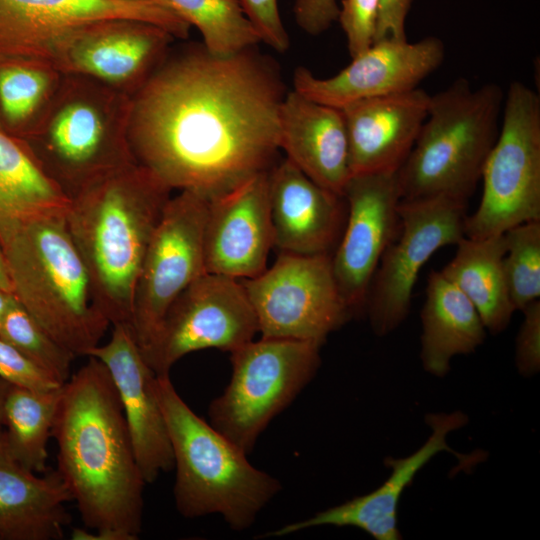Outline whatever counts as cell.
<instances>
[{"mask_svg": "<svg viewBox=\"0 0 540 540\" xmlns=\"http://www.w3.org/2000/svg\"><path fill=\"white\" fill-rule=\"evenodd\" d=\"M14 295L0 288V323L13 299Z\"/></svg>", "mask_w": 540, "mask_h": 540, "instance_id": "40", "label": "cell"}, {"mask_svg": "<svg viewBox=\"0 0 540 540\" xmlns=\"http://www.w3.org/2000/svg\"><path fill=\"white\" fill-rule=\"evenodd\" d=\"M466 415L461 412L432 414L426 417L431 434L414 453L400 459L387 458L385 463L391 474L372 492L355 497L340 505L320 511L313 516L286 524L266 533V537H280L319 526H352L359 528L376 540H399L397 507L405 488L430 459L442 451H452L446 438L448 434L465 425Z\"/></svg>", "mask_w": 540, "mask_h": 540, "instance_id": "21", "label": "cell"}, {"mask_svg": "<svg viewBox=\"0 0 540 540\" xmlns=\"http://www.w3.org/2000/svg\"><path fill=\"white\" fill-rule=\"evenodd\" d=\"M109 19L148 22L178 38L190 29L160 0H0V56L49 60L53 47L71 33Z\"/></svg>", "mask_w": 540, "mask_h": 540, "instance_id": "14", "label": "cell"}, {"mask_svg": "<svg viewBox=\"0 0 540 540\" xmlns=\"http://www.w3.org/2000/svg\"><path fill=\"white\" fill-rule=\"evenodd\" d=\"M343 196L347 215L331 261L340 293L353 312L364 308L380 259L398 232L396 172L351 176Z\"/></svg>", "mask_w": 540, "mask_h": 540, "instance_id": "16", "label": "cell"}, {"mask_svg": "<svg viewBox=\"0 0 540 540\" xmlns=\"http://www.w3.org/2000/svg\"><path fill=\"white\" fill-rule=\"evenodd\" d=\"M9 384L0 379V428L3 421V407Z\"/></svg>", "mask_w": 540, "mask_h": 540, "instance_id": "41", "label": "cell"}, {"mask_svg": "<svg viewBox=\"0 0 540 540\" xmlns=\"http://www.w3.org/2000/svg\"><path fill=\"white\" fill-rule=\"evenodd\" d=\"M209 199L181 190L167 201L136 282L132 330L145 356L174 300L206 273L203 235Z\"/></svg>", "mask_w": 540, "mask_h": 540, "instance_id": "11", "label": "cell"}, {"mask_svg": "<svg viewBox=\"0 0 540 540\" xmlns=\"http://www.w3.org/2000/svg\"><path fill=\"white\" fill-rule=\"evenodd\" d=\"M69 204L25 143L0 130V240L25 222L65 215Z\"/></svg>", "mask_w": 540, "mask_h": 540, "instance_id": "26", "label": "cell"}, {"mask_svg": "<svg viewBox=\"0 0 540 540\" xmlns=\"http://www.w3.org/2000/svg\"><path fill=\"white\" fill-rule=\"evenodd\" d=\"M240 281L262 337L322 345L352 313L335 280L331 254L280 252L270 268Z\"/></svg>", "mask_w": 540, "mask_h": 540, "instance_id": "10", "label": "cell"}, {"mask_svg": "<svg viewBox=\"0 0 540 540\" xmlns=\"http://www.w3.org/2000/svg\"><path fill=\"white\" fill-rule=\"evenodd\" d=\"M155 391L173 453L178 512L186 518L219 514L231 529H248L281 490L279 480L254 467L247 453L200 418L169 374L156 375Z\"/></svg>", "mask_w": 540, "mask_h": 540, "instance_id": "4", "label": "cell"}, {"mask_svg": "<svg viewBox=\"0 0 540 540\" xmlns=\"http://www.w3.org/2000/svg\"><path fill=\"white\" fill-rule=\"evenodd\" d=\"M504 92L461 77L430 95L417 139L396 171L402 201L445 196L467 202L500 129Z\"/></svg>", "mask_w": 540, "mask_h": 540, "instance_id": "6", "label": "cell"}, {"mask_svg": "<svg viewBox=\"0 0 540 540\" xmlns=\"http://www.w3.org/2000/svg\"><path fill=\"white\" fill-rule=\"evenodd\" d=\"M62 386L52 429L57 472L85 528L112 540L142 530L144 486L116 387L93 356Z\"/></svg>", "mask_w": 540, "mask_h": 540, "instance_id": "2", "label": "cell"}, {"mask_svg": "<svg viewBox=\"0 0 540 540\" xmlns=\"http://www.w3.org/2000/svg\"><path fill=\"white\" fill-rule=\"evenodd\" d=\"M71 494L57 471L43 476L19 464L0 428V539L60 540L71 522Z\"/></svg>", "mask_w": 540, "mask_h": 540, "instance_id": "24", "label": "cell"}, {"mask_svg": "<svg viewBox=\"0 0 540 540\" xmlns=\"http://www.w3.org/2000/svg\"><path fill=\"white\" fill-rule=\"evenodd\" d=\"M131 109V96L86 76L64 74L46 114L23 142L70 198L136 162L129 143Z\"/></svg>", "mask_w": 540, "mask_h": 540, "instance_id": "7", "label": "cell"}, {"mask_svg": "<svg viewBox=\"0 0 540 540\" xmlns=\"http://www.w3.org/2000/svg\"><path fill=\"white\" fill-rule=\"evenodd\" d=\"M170 193L134 162L70 197L66 226L88 270L95 303L112 326L132 328L136 282Z\"/></svg>", "mask_w": 540, "mask_h": 540, "instance_id": "3", "label": "cell"}, {"mask_svg": "<svg viewBox=\"0 0 540 540\" xmlns=\"http://www.w3.org/2000/svg\"><path fill=\"white\" fill-rule=\"evenodd\" d=\"M502 122L484 164L483 193L464 236L484 239L540 221V97L520 81L504 96Z\"/></svg>", "mask_w": 540, "mask_h": 540, "instance_id": "9", "label": "cell"}, {"mask_svg": "<svg viewBox=\"0 0 540 540\" xmlns=\"http://www.w3.org/2000/svg\"><path fill=\"white\" fill-rule=\"evenodd\" d=\"M258 332L242 282L206 272L174 300L144 358L156 375L169 374L189 353L208 348L231 353Z\"/></svg>", "mask_w": 540, "mask_h": 540, "instance_id": "13", "label": "cell"}, {"mask_svg": "<svg viewBox=\"0 0 540 540\" xmlns=\"http://www.w3.org/2000/svg\"><path fill=\"white\" fill-rule=\"evenodd\" d=\"M466 208L467 202L445 196L400 201L398 232L380 259L364 306L376 335H387L405 320L429 258L464 237Z\"/></svg>", "mask_w": 540, "mask_h": 540, "instance_id": "12", "label": "cell"}, {"mask_svg": "<svg viewBox=\"0 0 540 540\" xmlns=\"http://www.w3.org/2000/svg\"><path fill=\"white\" fill-rule=\"evenodd\" d=\"M0 338L14 346L58 383L71 377L76 357L60 345L13 297L1 323Z\"/></svg>", "mask_w": 540, "mask_h": 540, "instance_id": "31", "label": "cell"}, {"mask_svg": "<svg viewBox=\"0 0 540 540\" xmlns=\"http://www.w3.org/2000/svg\"><path fill=\"white\" fill-rule=\"evenodd\" d=\"M244 14L255 28L260 41L276 50H288L290 40L282 23L278 0H238Z\"/></svg>", "mask_w": 540, "mask_h": 540, "instance_id": "35", "label": "cell"}, {"mask_svg": "<svg viewBox=\"0 0 540 540\" xmlns=\"http://www.w3.org/2000/svg\"><path fill=\"white\" fill-rule=\"evenodd\" d=\"M379 0H343L339 10L343 31L352 58L368 49L375 40Z\"/></svg>", "mask_w": 540, "mask_h": 540, "instance_id": "33", "label": "cell"}, {"mask_svg": "<svg viewBox=\"0 0 540 540\" xmlns=\"http://www.w3.org/2000/svg\"><path fill=\"white\" fill-rule=\"evenodd\" d=\"M421 322L422 365L437 377L448 373L453 357L474 352L486 337L474 305L441 271L429 274Z\"/></svg>", "mask_w": 540, "mask_h": 540, "instance_id": "25", "label": "cell"}, {"mask_svg": "<svg viewBox=\"0 0 540 540\" xmlns=\"http://www.w3.org/2000/svg\"><path fill=\"white\" fill-rule=\"evenodd\" d=\"M456 246L441 272L471 301L486 329L503 331L515 312L503 266L504 233L484 239L464 236Z\"/></svg>", "mask_w": 540, "mask_h": 540, "instance_id": "27", "label": "cell"}, {"mask_svg": "<svg viewBox=\"0 0 540 540\" xmlns=\"http://www.w3.org/2000/svg\"><path fill=\"white\" fill-rule=\"evenodd\" d=\"M429 100L415 88L343 107L351 176L396 172L417 139Z\"/></svg>", "mask_w": 540, "mask_h": 540, "instance_id": "22", "label": "cell"}, {"mask_svg": "<svg viewBox=\"0 0 540 540\" xmlns=\"http://www.w3.org/2000/svg\"><path fill=\"white\" fill-rule=\"evenodd\" d=\"M339 10L336 0H296L294 5L297 24L311 35L327 30L338 19Z\"/></svg>", "mask_w": 540, "mask_h": 540, "instance_id": "37", "label": "cell"}, {"mask_svg": "<svg viewBox=\"0 0 540 540\" xmlns=\"http://www.w3.org/2000/svg\"><path fill=\"white\" fill-rule=\"evenodd\" d=\"M279 148L312 181L344 195L351 173L341 109L315 102L295 90L286 93L280 109Z\"/></svg>", "mask_w": 540, "mask_h": 540, "instance_id": "23", "label": "cell"}, {"mask_svg": "<svg viewBox=\"0 0 540 540\" xmlns=\"http://www.w3.org/2000/svg\"><path fill=\"white\" fill-rule=\"evenodd\" d=\"M321 344L262 337L231 352L232 374L208 409L209 423L250 453L270 421L313 379Z\"/></svg>", "mask_w": 540, "mask_h": 540, "instance_id": "8", "label": "cell"}, {"mask_svg": "<svg viewBox=\"0 0 540 540\" xmlns=\"http://www.w3.org/2000/svg\"><path fill=\"white\" fill-rule=\"evenodd\" d=\"M173 38L148 22L103 20L71 33L48 59L63 74L86 76L133 97L167 58Z\"/></svg>", "mask_w": 540, "mask_h": 540, "instance_id": "15", "label": "cell"}, {"mask_svg": "<svg viewBox=\"0 0 540 540\" xmlns=\"http://www.w3.org/2000/svg\"><path fill=\"white\" fill-rule=\"evenodd\" d=\"M269 203L273 247L290 254H331L346 220L343 196L318 185L285 158L269 170Z\"/></svg>", "mask_w": 540, "mask_h": 540, "instance_id": "20", "label": "cell"}, {"mask_svg": "<svg viewBox=\"0 0 540 540\" xmlns=\"http://www.w3.org/2000/svg\"><path fill=\"white\" fill-rule=\"evenodd\" d=\"M0 379L11 386L46 391L62 386L32 360L0 338Z\"/></svg>", "mask_w": 540, "mask_h": 540, "instance_id": "34", "label": "cell"}, {"mask_svg": "<svg viewBox=\"0 0 540 540\" xmlns=\"http://www.w3.org/2000/svg\"><path fill=\"white\" fill-rule=\"evenodd\" d=\"M285 94L278 69L254 47L166 58L132 97L134 159L171 190L217 198L275 164Z\"/></svg>", "mask_w": 540, "mask_h": 540, "instance_id": "1", "label": "cell"}, {"mask_svg": "<svg viewBox=\"0 0 540 540\" xmlns=\"http://www.w3.org/2000/svg\"><path fill=\"white\" fill-rule=\"evenodd\" d=\"M0 244L16 300L60 345L75 356H87L110 323L95 303L64 215L25 222Z\"/></svg>", "mask_w": 540, "mask_h": 540, "instance_id": "5", "label": "cell"}, {"mask_svg": "<svg viewBox=\"0 0 540 540\" xmlns=\"http://www.w3.org/2000/svg\"><path fill=\"white\" fill-rule=\"evenodd\" d=\"M524 320L516 338L515 361L523 376H531L540 368V301L523 310Z\"/></svg>", "mask_w": 540, "mask_h": 540, "instance_id": "36", "label": "cell"}, {"mask_svg": "<svg viewBox=\"0 0 540 540\" xmlns=\"http://www.w3.org/2000/svg\"><path fill=\"white\" fill-rule=\"evenodd\" d=\"M272 247L269 170L209 201L203 235L206 272L254 278L267 268Z\"/></svg>", "mask_w": 540, "mask_h": 540, "instance_id": "18", "label": "cell"}, {"mask_svg": "<svg viewBox=\"0 0 540 540\" xmlns=\"http://www.w3.org/2000/svg\"><path fill=\"white\" fill-rule=\"evenodd\" d=\"M62 386L32 391L9 385L5 396L2 425L6 426L8 450L19 464L38 474L48 470L47 445L52 437Z\"/></svg>", "mask_w": 540, "mask_h": 540, "instance_id": "29", "label": "cell"}, {"mask_svg": "<svg viewBox=\"0 0 540 540\" xmlns=\"http://www.w3.org/2000/svg\"><path fill=\"white\" fill-rule=\"evenodd\" d=\"M114 1L136 2V1H145V0H114Z\"/></svg>", "mask_w": 540, "mask_h": 540, "instance_id": "42", "label": "cell"}, {"mask_svg": "<svg viewBox=\"0 0 540 540\" xmlns=\"http://www.w3.org/2000/svg\"><path fill=\"white\" fill-rule=\"evenodd\" d=\"M0 288L12 293L11 280L5 260V256L0 244Z\"/></svg>", "mask_w": 540, "mask_h": 540, "instance_id": "39", "label": "cell"}, {"mask_svg": "<svg viewBox=\"0 0 540 540\" xmlns=\"http://www.w3.org/2000/svg\"><path fill=\"white\" fill-rule=\"evenodd\" d=\"M444 44L437 37L410 43L384 39L352 58L339 73L318 78L305 67L294 72V90L338 109L363 99L403 93L418 84L443 62Z\"/></svg>", "mask_w": 540, "mask_h": 540, "instance_id": "17", "label": "cell"}, {"mask_svg": "<svg viewBox=\"0 0 540 540\" xmlns=\"http://www.w3.org/2000/svg\"><path fill=\"white\" fill-rule=\"evenodd\" d=\"M411 0H379L375 40H405V20Z\"/></svg>", "mask_w": 540, "mask_h": 540, "instance_id": "38", "label": "cell"}, {"mask_svg": "<svg viewBox=\"0 0 540 540\" xmlns=\"http://www.w3.org/2000/svg\"><path fill=\"white\" fill-rule=\"evenodd\" d=\"M63 75L47 59L0 56V130L22 141L30 137Z\"/></svg>", "mask_w": 540, "mask_h": 540, "instance_id": "28", "label": "cell"}, {"mask_svg": "<svg viewBox=\"0 0 540 540\" xmlns=\"http://www.w3.org/2000/svg\"><path fill=\"white\" fill-rule=\"evenodd\" d=\"M504 272L513 307L522 311L540 297V221L516 225L504 233Z\"/></svg>", "mask_w": 540, "mask_h": 540, "instance_id": "32", "label": "cell"}, {"mask_svg": "<svg viewBox=\"0 0 540 540\" xmlns=\"http://www.w3.org/2000/svg\"><path fill=\"white\" fill-rule=\"evenodd\" d=\"M160 1L200 31L203 47L213 55H234L261 42L238 0Z\"/></svg>", "mask_w": 540, "mask_h": 540, "instance_id": "30", "label": "cell"}, {"mask_svg": "<svg viewBox=\"0 0 540 540\" xmlns=\"http://www.w3.org/2000/svg\"><path fill=\"white\" fill-rule=\"evenodd\" d=\"M87 356L100 360L116 387L143 478L153 483L174 467L165 419L155 391L156 374L145 360L132 328L113 325L105 344Z\"/></svg>", "mask_w": 540, "mask_h": 540, "instance_id": "19", "label": "cell"}]
</instances>
